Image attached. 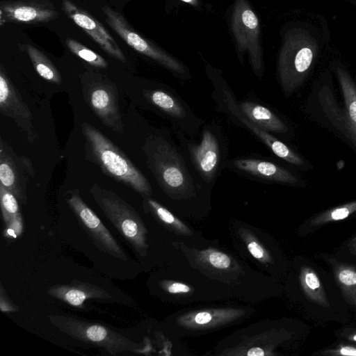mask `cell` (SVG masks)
I'll return each mask as SVG.
<instances>
[{
	"label": "cell",
	"instance_id": "cell-1",
	"mask_svg": "<svg viewBox=\"0 0 356 356\" xmlns=\"http://www.w3.org/2000/svg\"><path fill=\"white\" fill-rule=\"evenodd\" d=\"M335 74L338 98L331 75L324 74L313 84L304 104L307 118L347 145L356 154V81L343 67Z\"/></svg>",
	"mask_w": 356,
	"mask_h": 356
},
{
	"label": "cell",
	"instance_id": "cell-2",
	"mask_svg": "<svg viewBox=\"0 0 356 356\" xmlns=\"http://www.w3.org/2000/svg\"><path fill=\"white\" fill-rule=\"evenodd\" d=\"M146 165L163 193L175 200L195 197L205 186L168 136L152 134L142 146Z\"/></svg>",
	"mask_w": 356,
	"mask_h": 356
},
{
	"label": "cell",
	"instance_id": "cell-3",
	"mask_svg": "<svg viewBox=\"0 0 356 356\" xmlns=\"http://www.w3.org/2000/svg\"><path fill=\"white\" fill-rule=\"evenodd\" d=\"M85 156L107 176L131 188L143 198L152 196V186L126 154L99 129L83 122Z\"/></svg>",
	"mask_w": 356,
	"mask_h": 356
},
{
	"label": "cell",
	"instance_id": "cell-4",
	"mask_svg": "<svg viewBox=\"0 0 356 356\" xmlns=\"http://www.w3.org/2000/svg\"><path fill=\"white\" fill-rule=\"evenodd\" d=\"M174 131L194 172L205 186H211L227 163V141L220 126L214 122L204 125L199 143L178 129Z\"/></svg>",
	"mask_w": 356,
	"mask_h": 356
},
{
	"label": "cell",
	"instance_id": "cell-5",
	"mask_svg": "<svg viewBox=\"0 0 356 356\" xmlns=\"http://www.w3.org/2000/svg\"><path fill=\"white\" fill-rule=\"evenodd\" d=\"M213 99L216 109L235 124L245 129L259 139L270 151L293 168L300 170L312 168L311 163L300 154L282 140L252 122L238 107L237 99L227 83L220 77L212 79Z\"/></svg>",
	"mask_w": 356,
	"mask_h": 356
},
{
	"label": "cell",
	"instance_id": "cell-6",
	"mask_svg": "<svg viewBox=\"0 0 356 356\" xmlns=\"http://www.w3.org/2000/svg\"><path fill=\"white\" fill-rule=\"evenodd\" d=\"M105 216L140 257L147 255V229L137 211L115 192L94 184L90 189Z\"/></svg>",
	"mask_w": 356,
	"mask_h": 356
},
{
	"label": "cell",
	"instance_id": "cell-7",
	"mask_svg": "<svg viewBox=\"0 0 356 356\" xmlns=\"http://www.w3.org/2000/svg\"><path fill=\"white\" fill-rule=\"evenodd\" d=\"M50 323L69 337L105 349L113 355L124 352L143 353L145 346L99 323L67 314H51Z\"/></svg>",
	"mask_w": 356,
	"mask_h": 356
},
{
	"label": "cell",
	"instance_id": "cell-8",
	"mask_svg": "<svg viewBox=\"0 0 356 356\" xmlns=\"http://www.w3.org/2000/svg\"><path fill=\"white\" fill-rule=\"evenodd\" d=\"M83 99L102 123L118 134L124 130L116 86L98 74H85L81 78Z\"/></svg>",
	"mask_w": 356,
	"mask_h": 356
},
{
	"label": "cell",
	"instance_id": "cell-9",
	"mask_svg": "<svg viewBox=\"0 0 356 356\" xmlns=\"http://www.w3.org/2000/svg\"><path fill=\"white\" fill-rule=\"evenodd\" d=\"M295 47L290 48L280 64V83L286 97L296 93L312 69L317 52L315 40L305 31H300L295 38Z\"/></svg>",
	"mask_w": 356,
	"mask_h": 356
},
{
	"label": "cell",
	"instance_id": "cell-10",
	"mask_svg": "<svg viewBox=\"0 0 356 356\" xmlns=\"http://www.w3.org/2000/svg\"><path fill=\"white\" fill-rule=\"evenodd\" d=\"M143 96L148 106L170 121L174 128L188 136L198 134L204 121L195 115L174 89L164 86L144 89Z\"/></svg>",
	"mask_w": 356,
	"mask_h": 356
},
{
	"label": "cell",
	"instance_id": "cell-11",
	"mask_svg": "<svg viewBox=\"0 0 356 356\" xmlns=\"http://www.w3.org/2000/svg\"><path fill=\"white\" fill-rule=\"evenodd\" d=\"M66 202L79 225L102 252L122 261L127 255L95 213L82 200L77 189L68 190Z\"/></svg>",
	"mask_w": 356,
	"mask_h": 356
},
{
	"label": "cell",
	"instance_id": "cell-12",
	"mask_svg": "<svg viewBox=\"0 0 356 356\" xmlns=\"http://www.w3.org/2000/svg\"><path fill=\"white\" fill-rule=\"evenodd\" d=\"M102 9L107 24L129 46L164 65L175 73L187 77V72L181 65L137 33L120 13L108 6H104Z\"/></svg>",
	"mask_w": 356,
	"mask_h": 356
},
{
	"label": "cell",
	"instance_id": "cell-13",
	"mask_svg": "<svg viewBox=\"0 0 356 356\" xmlns=\"http://www.w3.org/2000/svg\"><path fill=\"white\" fill-rule=\"evenodd\" d=\"M29 159L19 157L1 138L0 139V184L13 193L22 204L27 203L29 177H33Z\"/></svg>",
	"mask_w": 356,
	"mask_h": 356
},
{
	"label": "cell",
	"instance_id": "cell-14",
	"mask_svg": "<svg viewBox=\"0 0 356 356\" xmlns=\"http://www.w3.org/2000/svg\"><path fill=\"white\" fill-rule=\"evenodd\" d=\"M226 167L236 172L264 182L295 187H303L307 184V181L296 172L265 159L238 158L227 161Z\"/></svg>",
	"mask_w": 356,
	"mask_h": 356
},
{
	"label": "cell",
	"instance_id": "cell-15",
	"mask_svg": "<svg viewBox=\"0 0 356 356\" xmlns=\"http://www.w3.org/2000/svg\"><path fill=\"white\" fill-rule=\"evenodd\" d=\"M0 113L12 120L22 130L30 143L38 138L33 116L19 92L8 79L3 65L0 67Z\"/></svg>",
	"mask_w": 356,
	"mask_h": 356
},
{
	"label": "cell",
	"instance_id": "cell-16",
	"mask_svg": "<svg viewBox=\"0 0 356 356\" xmlns=\"http://www.w3.org/2000/svg\"><path fill=\"white\" fill-rule=\"evenodd\" d=\"M1 22L35 24L58 16L51 0H16L0 3Z\"/></svg>",
	"mask_w": 356,
	"mask_h": 356
},
{
	"label": "cell",
	"instance_id": "cell-17",
	"mask_svg": "<svg viewBox=\"0 0 356 356\" xmlns=\"http://www.w3.org/2000/svg\"><path fill=\"white\" fill-rule=\"evenodd\" d=\"M62 3L65 13L88 34L104 51L115 59L126 62V58L117 42L99 21L70 0H63Z\"/></svg>",
	"mask_w": 356,
	"mask_h": 356
},
{
	"label": "cell",
	"instance_id": "cell-18",
	"mask_svg": "<svg viewBox=\"0 0 356 356\" xmlns=\"http://www.w3.org/2000/svg\"><path fill=\"white\" fill-rule=\"evenodd\" d=\"M244 312L240 309L217 308L191 311L177 318V325L191 332H203L219 328L242 318Z\"/></svg>",
	"mask_w": 356,
	"mask_h": 356
},
{
	"label": "cell",
	"instance_id": "cell-19",
	"mask_svg": "<svg viewBox=\"0 0 356 356\" xmlns=\"http://www.w3.org/2000/svg\"><path fill=\"white\" fill-rule=\"evenodd\" d=\"M243 113L257 127L277 138L289 140L293 136L291 126L270 108L254 101H237Z\"/></svg>",
	"mask_w": 356,
	"mask_h": 356
},
{
	"label": "cell",
	"instance_id": "cell-20",
	"mask_svg": "<svg viewBox=\"0 0 356 356\" xmlns=\"http://www.w3.org/2000/svg\"><path fill=\"white\" fill-rule=\"evenodd\" d=\"M47 293L72 307H82L89 300H111L112 296L104 289L90 283L74 280L70 284H55Z\"/></svg>",
	"mask_w": 356,
	"mask_h": 356
},
{
	"label": "cell",
	"instance_id": "cell-21",
	"mask_svg": "<svg viewBox=\"0 0 356 356\" xmlns=\"http://www.w3.org/2000/svg\"><path fill=\"white\" fill-rule=\"evenodd\" d=\"M22 46V49L27 53L33 67L42 78L54 83L61 82L59 72L44 54L31 44Z\"/></svg>",
	"mask_w": 356,
	"mask_h": 356
},
{
	"label": "cell",
	"instance_id": "cell-22",
	"mask_svg": "<svg viewBox=\"0 0 356 356\" xmlns=\"http://www.w3.org/2000/svg\"><path fill=\"white\" fill-rule=\"evenodd\" d=\"M143 207L145 213H151L156 220L169 228L180 233H187L189 230L169 210L151 197L143 198Z\"/></svg>",
	"mask_w": 356,
	"mask_h": 356
},
{
	"label": "cell",
	"instance_id": "cell-23",
	"mask_svg": "<svg viewBox=\"0 0 356 356\" xmlns=\"http://www.w3.org/2000/svg\"><path fill=\"white\" fill-rule=\"evenodd\" d=\"M65 43L73 54L90 65L100 68L108 67V63L103 57L74 39L68 38L66 39Z\"/></svg>",
	"mask_w": 356,
	"mask_h": 356
},
{
	"label": "cell",
	"instance_id": "cell-24",
	"mask_svg": "<svg viewBox=\"0 0 356 356\" xmlns=\"http://www.w3.org/2000/svg\"><path fill=\"white\" fill-rule=\"evenodd\" d=\"M17 200L13 193L0 184V204L4 225L19 213Z\"/></svg>",
	"mask_w": 356,
	"mask_h": 356
},
{
	"label": "cell",
	"instance_id": "cell-25",
	"mask_svg": "<svg viewBox=\"0 0 356 356\" xmlns=\"http://www.w3.org/2000/svg\"><path fill=\"white\" fill-rule=\"evenodd\" d=\"M243 238H245L244 243L246 245L248 251L252 257L257 261L267 265V263L270 261V257L265 245L252 235L248 236L245 234Z\"/></svg>",
	"mask_w": 356,
	"mask_h": 356
},
{
	"label": "cell",
	"instance_id": "cell-26",
	"mask_svg": "<svg viewBox=\"0 0 356 356\" xmlns=\"http://www.w3.org/2000/svg\"><path fill=\"white\" fill-rule=\"evenodd\" d=\"M204 259L209 266L216 269H227L230 268L231 258L225 253L218 250H206L203 252Z\"/></svg>",
	"mask_w": 356,
	"mask_h": 356
},
{
	"label": "cell",
	"instance_id": "cell-27",
	"mask_svg": "<svg viewBox=\"0 0 356 356\" xmlns=\"http://www.w3.org/2000/svg\"><path fill=\"white\" fill-rule=\"evenodd\" d=\"M23 232V218L20 213H17L10 222L5 225L3 232V236L7 239H16Z\"/></svg>",
	"mask_w": 356,
	"mask_h": 356
},
{
	"label": "cell",
	"instance_id": "cell-28",
	"mask_svg": "<svg viewBox=\"0 0 356 356\" xmlns=\"http://www.w3.org/2000/svg\"><path fill=\"white\" fill-rule=\"evenodd\" d=\"M161 285L165 291L173 295H185L191 291V288L186 284L176 281H163Z\"/></svg>",
	"mask_w": 356,
	"mask_h": 356
},
{
	"label": "cell",
	"instance_id": "cell-29",
	"mask_svg": "<svg viewBox=\"0 0 356 356\" xmlns=\"http://www.w3.org/2000/svg\"><path fill=\"white\" fill-rule=\"evenodd\" d=\"M0 309L2 312H15L18 307L8 298L2 284L0 289Z\"/></svg>",
	"mask_w": 356,
	"mask_h": 356
},
{
	"label": "cell",
	"instance_id": "cell-30",
	"mask_svg": "<svg viewBox=\"0 0 356 356\" xmlns=\"http://www.w3.org/2000/svg\"><path fill=\"white\" fill-rule=\"evenodd\" d=\"M242 19L244 25L251 29L257 28L258 19L254 13L250 10H245L242 14Z\"/></svg>",
	"mask_w": 356,
	"mask_h": 356
},
{
	"label": "cell",
	"instance_id": "cell-31",
	"mask_svg": "<svg viewBox=\"0 0 356 356\" xmlns=\"http://www.w3.org/2000/svg\"><path fill=\"white\" fill-rule=\"evenodd\" d=\"M339 280L346 285L356 284V273L350 270H343L339 275Z\"/></svg>",
	"mask_w": 356,
	"mask_h": 356
},
{
	"label": "cell",
	"instance_id": "cell-32",
	"mask_svg": "<svg viewBox=\"0 0 356 356\" xmlns=\"http://www.w3.org/2000/svg\"><path fill=\"white\" fill-rule=\"evenodd\" d=\"M350 212V210L348 207H339L331 212V218L335 220L344 219L348 217Z\"/></svg>",
	"mask_w": 356,
	"mask_h": 356
},
{
	"label": "cell",
	"instance_id": "cell-33",
	"mask_svg": "<svg viewBox=\"0 0 356 356\" xmlns=\"http://www.w3.org/2000/svg\"><path fill=\"white\" fill-rule=\"evenodd\" d=\"M307 285L312 289H315L319 287L320 282L316 275L313 273H308L305 275V278Z\"/></svg>",
	"mask_w": 356,
	"mask_h": 356
},
{
	"label": "cell",
	"instance_id": "cell-34",
	"mask_svg": "<svg viewBox=\"0 0 356 356\" xmlns=\"http://www.w3.org/2000/svg\"><path fill=\"white\" fill-rule=\"evenodd\" d=\"M341 353L345 355H355L356 356V349L352 347H344L341 348Z\"/></svg>",
	"mask_w": 356,
	"mask_h": 356
},
{
	"label": "cell",
	"instance_id": "cell-35",
	"mask_svg": "<svg viewBox=\"0 0 356 356\" xmlns=\"http://www.w3.org/2000/svg\"><path fill=\"white\" fill-rule=\"evenodd\" d=\"M184 1H186V2H191L192 0H182Z\"/></svg>",
	"mask_w": 356,
	"mask_h": 356
},
{
	"label": "cell",
	"instance_id": "cell-36",
	"mask_svg": "<svg viewBox=\"0 0 356 356\" xmlns=\"http://www.w3.org/2000/svg\"><path fill=\"white\" fill-rule=\"evenodd\" d=\"M353 339H354V340H355V341H356V335H355V336H354V338H353Z\"/></svg>",
	"mask_w": 356,
	"mask_h": 356
}]
</instances>
